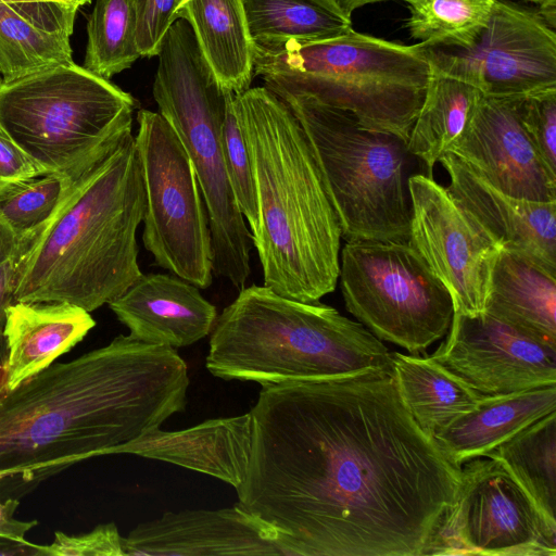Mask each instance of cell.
I'll return each mask as SVG.
<instances>
[{
    "mask_svg": "<svg viewBox=\"0 0 556 556\" xmlns=\"http://www.w3.org/2000/svg\"><path fill=\"white\" fill-rule=\"evenodd\" d=\"M238 506L283 556L427 555L462 467L414 420L392 369L262 388Z\"/></svg>",
    "mask_w": 556,
    "mask_h": 556,
    "instance_id": "6da1fadb",
    "label": "cell"
},
{
    "mask_svg": "<svg viewBox=\"0 0 556 556\" xmlns=\"http://www.w3.org/2000/svg\"><path fill=\"white\" fill-rule=\"evenodd\" d=\"M188 368L173 348L119 334L0 392V476L23 494L110 455L184 412ZM0 481V482H1Z\"/></svg>",
    "mask_w": 556,
    "mask_h": 556,
    "instance_id": "7a4b0ae2",
    "label": "cell"
},
{
    "mask_svg": "<svg viewBox=\"0 0 556 556\" xmlns=\"http://www.w3.org/2000/svg\"><path fill=\"white\" fill-rule=\"evenodd\" d=\"M146 210L135 136L73 180L56 211L20 241L12 302H67L87 312L143 274L137 229Z\"/></svg>",
    "mask_w": 556,
    "mask_h": 556,
    "instance_id": "3957f363",
    "label": "cell"
},
{
    "mask_svg": "<svg viewBox=\"0 0 556 556\" xmlns=\"http://www.w3.org/2000/svg\"><path fill=\"white\" fill-rule=\"evenodd\" d=\"M256 193L251 232L264 286L301 302L336 289L341 228L309 140L289 106L266 87L233 94Z\"/></svg>",
    "mask_w": 556,
    "mask_h": 556,
    "instance_id": "277c9868",
    "label": "cell"
},
{
    "mask_svg": "<svg viewBox=\"0 0 556 556\" xmlns=\"http://www.w3.org/2000/svg\"><path fill=\"white\" fill-rule=\"evenodd\" d=\"M239 291L211 331L205 366L214 377L266 388L392 369L381 340L332 306L265 286Z\"/></svg>",
    "mask_w": 556,
    "mask_h": 556,
    "instance_id": "5b68a950",
    "label": "cell"
},
{
    "mask_svg": "<svg viewBox=\"0 0 556 556\" xmlns=\"http://www.w3.org/2000/svg\"><path fill=\"white\" fill-rule=\"evenodd\" d=\"M254 73L276 96L301 94L408 140L431 75L422 45L350 30L331 38L256 46Z\"/></svg>",
    "mask_w": 556,
    "mask_h": 556,
    "instance_id": "8992f818",
    "label": "cell"
},
{
    "mask_svg": "<svg viewBox=\"0 0 556 556\" xmlns=\"http://www.w3.org/2000/svg\"><path fill=\"white\" fill-rule=\"evenodd\" d=\"M156 56L152 93L194 168L208 215L213 273L241 290L251 274L253 241L224 162L222 129L229 90L218 81L185 18L170 26Z\"/></svg>",
    "mask_w": 556,
    "mask_h": 556,
    "instance_id": "52a82bcc",
    "label": "cell"
},
{
    "mask_svg": "<svg viewBox=\"0 0 556 556\" xmlns=\"http://www.w3.org/2000/svg\"><path fill=\"white\" fill-rule=\"evenodd\" d=\"M136 99L74 62L0 88V128L47 174L76 179L131 135Z\"/></svg>",
    "mask_w": 556,
    "mask_h": 556,
    "instance_id": "ba28073f",
    "label": "cell"
},
{
    "mask_svg": "<svg viewBox=\"0 0 556 556\" xmlns=\"http://www.w3.org/2000/svg\"><path fill=\"white\" fill-rule=\"evenodd\" d=\"M304 129L346 241H407L412 218L407 140L368 128L349 111L280 94Z\"/></svg>",
    "mask_w": 556,
    "mask_h": 556,
    "instance_id": "9c48e42d",
    "label": "cell"
},
{
    "mask_svg": "<svg viewBox=\"0 0 556 556\" xmlns=\"http://www.w3.org/2000/svg\"><path fill=\"white\" fill-rule=\"evenodd\" d=\"M338 279L346 309L379 340L416 355L448 331L451 294L407 241H346Z\"/></svg>",
    "mask_w": 556,
    "mask_h": 556,
    "instance_id": "30bf717a",
    "label": "cell"
},
{
    "mask_svg": "<svg viewBox=\"0 0 556 556\" xmlns=\"http://www.w3.org/2000/svg\"><path fill=\"white\" fill-rule=\"evenodd\" d=\"M135 136L146 210L142 241L154 263L206 289L213 281L211 230L194 168L179 137L159 113H137Z\"/></svg>",
    "mask_w": 556,
    "mask_h": 556,
    "instance_id": "8fae6325",
    "label": "cell"
},
{
    "mask_svg": "<svg viewBox=\"0 0 556 556\" xmlns=\"http://www.w3.org/2000/svg\"><path fill=\"white\" fill-rule=\"evenodd\" d=\"M427 555L555 556L556 529L498 460L479 457L462 466Z\"/></svg>",
    "mask_w": 556,
    "mask_h": 556,
    "instance_id": "7c38bea8",
    "label": "cell"
},
{
    "mask_svg": "<svg viewBox=\"0 0 556 556\" xmlns=\"http://www.w3.org/2000/svg\"><path fill=\"white\" fill-rule=\"evenodd\" d=\"M422 45V43H421ZM432 70L463 79L489 97L556 88V33L538 11L495 0L468 48L425 46Z\"/></svg>",
    "mask_w": 556,
    "mask_h": 556,
    "instance_id": "4fadbf2b",
    "label": "cell"
},
{
    "mask_svg": "<svg viewBox=\"0 0 556 556\" xmlns=\"http://www.w3.org/2000/svg\"><path fill=\"white\" fill-rule=\"evenodd\" d=\"M409 193L412 218L407 242L447 289L454 314L484 313L501 247L433 177L412 175Z\"/></svg>",
    "mask_w": 556,
    "mask_h": 556,
    "instance_id": "5bb4252c",
    "label": "cell"
},
{
    "mask_svg": "<svg viewBox=\"0 0 556 556\" xmlns=\"http://www.w3.org/2000/svg\"><path fill=\"white\" fill-rule=\"evenodd\" d=\"M430 356L482 395L556 384V348L488 314H454Z\"/></svg>",
    "mask_w": 556,
    "mask_h": 556,
    "instance_id": "9a60e30c",
    "label": "cell"
},
{
    "mask_svg": "<svg viewBox=\"0 0 556 556\" xmlns=\"http://www.w3.org/2000/svg\"><path fill=\"white\" fill-rule=\"evenodd\" d=\"M519 97L481 93L466 127L446 152L508 195L556 201V178L545 168L521 125Z\"/></svg>",
    "mask_w": 556,
    "mask_h": 556,
    "instance_id": "2e32d148",
    "label": "cell"
},
{
    "mask_svg": "<svg viewBox=\"0 0 556 556\" xmlns=\"http://www.w3.org/2000/svg\"><path fill=\"white\" fill-rule=\"evenodd\" d=\"M277 539L269 523L235 504L166 511L136 526L123 549L125 556L282 555Z\"/></svg>",
    "mask_w": 556,
    "mask_h": 556,
    "instance_id": "e0dca14e",
    "label": "cell"
},
{
    "mask_svg": "<svg viewBox=\"0 0 556 556\" xmlns=\"http://www.w3.org/2000/svg\"><path fill=\"white\" fill-rule=\"evenodd\" d=\"M448 175L446 189L502 250L521 255L556 276V201L508 195L457 155L439 161Z\"/></svg>",
    "mask_w": 556,
    "mask_h": 556,
    "instance_id": "ac0fdd59",
    "label": "cell"
},
{
    "mask_svg": "<svg viewBox=\"0 0 556 556\" xmlns=\"http://www.w3.org/2000/svg\"><path fill=\"white\" fill-rule=\"evenodd\" d=\"M109 307L131 338L173 349L205 338L217 318L200 288L174 274L142 275Z\"/></svg>",
    "mask_w": 556,
    "mask_h": 556,
    "instance_id": "d6986e66",
    "label": "cell"
},
{
    "mask_svg": "<svg viewBox=\"0 0 556 556\" xmlns=\"http://www.w3.org/2000/svg\"><path fill=\"white\" fill-rule=\"evenodd\" d=\"M251 412L208 419L179 431L160 428L110 454H134L170 463L222 480L235 489L244 481L252 448Z\"/></svg>",
    "mask_w": 556,
    "mask_h": 556,
    "instance_id": "ffe728a7",
    "label": "cell"
},
{
    "mask_svg": "<svg viewBox=\"0 0 556 556\" xmlns=\"http://www.w3.org/2000/svg\"><path fill=\"white\" fill-rule=\"evenodd\" d=\"M96 326L67 302H12L5 309L4 390H13L71 351Z\"/></svg>",
    "mask_w": 556,
    "mask_h": 556,
    "instance_id": "44dd1931",
    "label": "cell"
},
{
    "mask_svg": "<svg viewBox=\"0 0 556 556\" xmlns=\"http://www.w3.org/2000/svg\"><path fill=\"white\" fill-rule=\"evenodd\" d=\"M553 412L556 384L482 395L476 408L453 420L432 439L451 463L462 467Z\"/></svg>",
    "mask_w": 556,
    "mask_h": 556,
    "instance_id": "7402d4cb",
    "label": "cell"
},
{
    "mask_svg": "<svg viewBox=\"0 0 556 556\" xmlns=\"http://www.w3.org/2000/svg\"><path fill=\"white\" fill-rule=\"evenodd\" d=\"M484 312L556 348V276L530 260L500 251Z\"/></svg>",
    "mask_w": 556,
    "mask_h": 556,
    "instance_id": "603a6c76",
    "label": "cell"
},
{
    "mask_svg": "<svg viewBox=\"0 0 556 556\" xmlns=\"http://www.w3.org/2000/svg\"><path fill=\"white\" fill-rule=\"evenodd\" d=\"M191 26L202 54L223 88L241 93L254 72L252 40L242 0H191L176 11Z\"/></svg>",
    "mask_w": 556,
    "mask_h": 556,
    "instance_id": "cb8c5ba5",
    "label": "cell"
},
{
    "mask_svg": "<svg viewBox=\"0 0 556 556\" xmlns=\"http://www.w3.org/2000/svg\"><path fill=\"white\" fill-rule=\"evenodd\" d=\"M397 392L418 426L432 438L476 408L482 394L430 356L391 352Z\"/></svg>",
    "mask_w": 556,
    "mask_h": 556,
    "instance_id": "d4e9b609",
    "label": "cell"
},
{
    "mask_svg": "<svg viewBox=\"0 0 556 556\" xmlns=\"http://www.w3.org/2000/svg\"><path fill=\"white\" fill-rule=\"evenodd\" d=\"M481 92L471 84L431 68L421 106L409 131V152L427 174L466 127Z\"/></svg>",
    "mask_w": 556,
    "mask_h": 556,
    "instance_id": "484cf974",
    "label": "cell"
},
{
    "mask_svg": "<svg viewBox=\"0 0 556 556\" xmlns=\"http://www.w3.org/2000/svg\"><path fill=\"white\" fill-rule=\"evenodd\" d=\"M484 457L498 460L556 529V412L523 428Z\"/></svg>",
    "mask_w": 556,
    "mask_h": 556,
    "instance_id": "4316f807",
    "label": "cell"
},
{
    "mask_svg": "<svg viewBox=\"0 0 556 556\" xmlns=\"http://www.w3.org/2000/svg\"><path fill=\"white\" fill-rule=\"evenodd\" d=\"M242 4L256 46L326 39L352 28L351 16L334 0H242Z\"/></svg>",
    "mask_w": 556,
    "mask_h": 556,
    "instance_id": "83f0119b",
    "label": "cell"
},
{
    "mask_svg": "<svg viewBox=\"0 0 556 556\" xmlns=\"http://www.w3.org/2000/svg\"><path fill=\"white\" fill-rule=\"evenodd\" d=\"M73 62L70 37L41 29L0 0V73L3 83Z\"/></svg>",
    "mask_w": 556,
    "mask_h": 556,
    "instance_id": "f1b7e54d",
    "label": "cell"
},
{
    "mask_svg": "<svg viewBox=\"0 0 556 556\" xmlns=\"http://www.w3.org/2000/svg\"><path fill=\"white\" fill-rule=\"evenodd\" d=\"M84 67L110 79L141 56L130 0H97L89 16Z\"/></svg>",
    "mask_w": 556,
    "mask_h": 556,
    "instance_id": "f546056e",
    "label": "cell"
},
{
    "mask_svg": "<svg viewBox=\"0 0 556 556\" xmlns=\"http://www.w3.org/2000/svg\"><path fill=\"white\" fill-rule=\"evenodd\" d=\"M407 28L425 46L470 47L485 27L495 0H401Z\"/></svg>",
    "mask_w": 556,
    "mask_h": 556,
    "instance_id": "4dcf8cb0",
    "label": "cell"
},
{
    "mask_svg": "<svg viewBox=\"0 0 556 556\" xmlns=\"http://www.w3.org/2000/svg\"><path fill=\"white\" fill-rule=\"evenodd\" d=\"M73 180L45 174L0 188V215L15 230L20 241L50 219Z\"/></svg>",
    "mask_w": 556,
    "mask_h": 556,
    "instance_id": "1f68e13d",
    "label": "cell"
},
{
    "mask_svg": "<svg viewBox=\"0 0 556 556\" xmlns=\"http://www.w3.org/2000/svg\"><path fill=\"white\" fill-rule=\"evenodd\" d=\"M233 94L228 91L226 99L222 129L223 154L235 200L252 232L257 224L255 184L249 149L235 112Z\"/></svg>",
    "mask_w": 556,
    "mask_h": 556,
    "instance_id": "d6a6232c",
    "label": "cell"
},
{
    "mask_svg": "<svg viewBox=\"0 0 556 556\" xmlns=\"http://www.w3.org/2000/svg\"><path fill=\"white\" fill-rule=\"evenodd\" d=\"M518 112L536 154L556 178V88L520 96Z\"/></svg>",
    "mask_w": 556,
    "mask_h": 556,
    "instance_id": "836d02e7",
    "label": "cell"
},
{
    "mask_svg": "<svg viewBox=\"0 0 556 556\" xmlns=\"http://www.w3.org/2000/svg\"><path fill=\"white\" fill-rule=\"evenodd\" d=\"M36 548L39 555L46 556H125L123 536L114 522L77 535L56 531L51 544H36Z\"/></svg>",
    "mask_w": 556,
    "mask_h": 556,
    "instance_id": "e575fe53",
    "label": "cell"
},
{
    "mask_svg": "<svg viewBox=\"0 0 556 556\" xmlns=\"http://www.w3.org/2000/svg\"><path fill=\"white\" fill-rule=\"evenodd\" d=\"M137 22V43L141 56H156L162 40L177 20L182 0H130Z\"/></svg>",
    "mask_w": 556,
    "mask_h": 556,
    "instance_id": "d590c367",
    "label": "cell"
},
{
    "mask_svg": "<svg viewBox=\"0 0 556 556\" xmlns=\"http://www.w3.org/2000/svg\"><path fill=\"white\" fill-rule=\"evenodd\" d=\"M35 26L71 37L77 10L51 0H2Z\"/></svg>",
    "mask_w": 556,
    "mask_h": 556,
    "instance_id": "8d00e7d4",
    "label": "cell"
},
{
    "mask_svg": "<svg viewBox=\"0 0 556 556\" xmlns=\"http://www.w3.org/2000/svg\"><path fill=\"white\" fill-rule=\"evenodd\" d=\"M45 174L0 128V188Z\"/></svg>",
    "mask_w": 556,
    "mask_h": 556,
    "instance_id": "74e56055",
    "label": "cell"
},
{
    "mask_svg": "<svg viewBox=\"0 0 556 556\" xmlns=\"http://www.w3.org/2000/svg\"><path fill=\"white\" fill-rule=\"evenodd\" d=\"M18 506V500L10 497L4 503L0 502V538L15 542L27 543L26 533L37 526L36 520L22 521L14 517Z\"/></svg>",
    "mask_w": 556,
    "mask_h": 556,
    "instance_id": "f35d334b",
    "label": "cell"
},
{
    "mask_svg": "<svg viewBox=\"0 0 556 556\" xmlns=\"http://www.w3.org/2000/svg\"><path fill=\"white\" fill-rule=\"evenodd\" d=\"M20 248V237L0 215V266L14 260Z\"/></svg>",
    "mask_w": 556,
    "mask_h": 556,
    "instance_id": "ab89813d",
    "label": "cell"
},
{
    "mask_svg": "<svg viewBox=\"0 0 556 556\" xmlns=\"http://www.w3.org/2000/svg\"><path fill=\"white\" fill-rule=\"evenodd\" d=\"M12 262L0 266V337L3 336L5 309L12 303Z\"/></svg>",
    "mask_w": 556,
    "mask_h": 556,
    "instance_id": "60d3db41",
    "label": "cell"
},
{
    "mask_svg": "<svg viewBox=\"0 0 556 556\" xmlns=\"http://www.w3.org/2000/svg\"><path fill=\"white\" fill-rule=\"evenodd\" d=\"M0 555H39L36 544L0 538Z\"/></svg>",
    "mask_w": 556,
    "mask_h": 556,
    "instance_id": "b9f144b4",
    "label": "cell"
},
{
    "mask_svg": "<svg viewBox=\"0 0 556 556\" xmlns=\"http://www.w3.org/2000/svg\"><path fill=\"white\" fill-rule=\"evenodd\" d=\"M539 5V13L554 28L556 17V0H529Z\"/></svg>",
    "mask_w": 556,
    "mask_h": 556,
    "instance_id": "7bdbcfd3",
    "label": "cell"
},
{
    "mask_svg": "<svg viewBox=\"0 0 556 556\" xmlns=\"http://www.w3.org/2000/svg\"><path fill=\"white\" fill-rule=\"evenodd\" d=\"M340 8L349 15L351 16L353 11L356 9H359L363 5L380 2L384 0H334Z\"/></svg>",
    "mask_w": 556,
    "mask_h": 556,
    "instance_id": "ee69618b",
    "label": "cell"
},
{
    "mask_svg": "<svg viewBox=\"0 0 556 556\" xmlns=\"http://www.w3.org/2000/svg\"><path fill=\"white\" fill-rule=\"evenodd\" d=\"M5 342L3 336L0 337V392L4 388V365H5Z\"/></svg>",
    "mask_w": 556,
    "mask_h": 556,
    "instance_id": "f6af8a7d",
    "label": "cell"
},
{
    "mask_svg": "<svg viewBox=\"0 0 556 556\" xmlns=\"http://www.w3.org/2000/svg\"><path fill=\"white\" fill-rule=\"evenodd\" d=\"M91 0H63L66 4L71 5L72 8L78 10L79 7L89 3Z\"/></svg>",
    "mask_w": 556,
    "mask_h": 556,
    "instance_id": "bcb514c9",
    "label": "cell"
},
{
    "mask_svg": "<svg viewBox=\"0 0 556 556\" xmlns=\"http://www.w3.org/2000/svg\"><path fill=\"white\" fill-rule=\"evenodd\" d=\"M189 1H191V0H182V2H181V4H180V7H182L184 4H186V3H187V2H189ZM180 7H179V8H180ZM179 8H178V9H179Z\"/></svg>",
    "mask_w": 556,
    "mask_h": 556,
    "instance_id": "7dc6e473",
    "label": "cell"
},
{
    "mask_svg": "<svg viewBox=\"0 0 556 556\" xmlns=\"http://www.w3.org/2000/svg\"><path fill=\"white\" fill-rule=\"evenodd\" d=\"M2 84H3V78H2V75L0 73V88H1Z\"/></svg>",
    "mask_w": 556,
    "mask_h": 556,
    "instance_id": "c3c4849f",
    "label": "cell"
},
{
    "mask_svg": "<svg viewBox=\"0 0 556 556\" xmlns=\"http://www.w3.org/2000/svg\"><path fill=\"white\" fill-rule=\"evenodd\" d=\"M51 1L60 2V3H65V2H63V0H51Z\"/></svg>",
    "mask_w": 556,
    "mask_h": 556,
    "instance_id": "681fc988",
    "label": "cell"
},
{
    "mask_svg": "<svg viewBox=\"0 0 556 556\" xmlns=\"http://www.w3.org/2000/svg\"><path fill=\"white\" fill-rule=\"evenodd\" d=\"M0 481H1V476H0Z\"/></svg>",
    "mask_w": 556,
    "mask_h": 556,
    "instance_id": "f907efd6",
    "label": "cell"
}]
</instances>
